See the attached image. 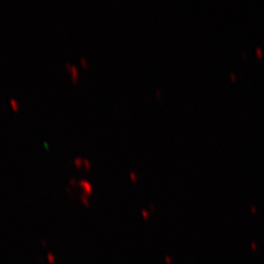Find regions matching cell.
<instances>
[{
    "label": "cell",
    "instance_id": "cell-1",
    "mask_svg": "<svg viewBox=\"0 0 264 264\" xmlns=\"http://www.w3.org/2000/svg\"><path fill=\"white\" fill-rule=\"evenodd\" d=\"M66 67L70 70V72H72V81H73V82H76L77 78H78V70H77V68H76L75 66H72L69 62H67V63H66Z\"/></svg>",
    "mask_w": 264,
    "mask_h": 264
},
{
    "label": "cell",
    "instance_id": "cell-2",
    "mask_svg": "<svg viewBox=\"0 0 264 264\" xmlns=\"http://www.w3.org/2000/svg\"><path fill=\"white\" fill-rule=\"evenodd\" d=\"M78 184L81 186V187H83V189L85 190L86 193L90 194L91 192H92V185H91L87 180H85V179H81V180H79Z\"/></svg>",
    "mask_w": 264,
    "mask_h": 264
},
{
    "label": "cell",
    "instance_id": "cell-3",
    "mask_svg": "<svg viewBox=\"0 0 264 264\" xmlns=\"http://www.w3.org/2000/svg\"><path fill=\"white\" fill-rule=\"evenodd\" d=\"M73 161H75V163L76 166H81V165H83V158H75V160H73Z\"/></svg>",
    "mask_w": 264,
    "mask_h": 264
},
{
    "label": "cell",
    "instance_id": "cell-4",
    "mask_svg": "<svg viewBox=\"0 0 264 264\" xmlns=\"http://www.w3.org/2000/svg\"><path fill=\"white\" fill-rule=\"evenodd\" d=\"M10 103H11L12 107L14 108V110H18L19 109V103L15 100V99H11L10 100Z\"/></svg>",
    "mask_w": 264,
    "mask_h": 264
},
{
    "label": "cell",
    "instance_id": "cell-5",
    "mask_svg": "<svg viewBox=\"0 0 264 264\" xmlns=\"http://www.w3.org/2000/svg\"><path fill=\"white\" fill-rule=\"evenodd\" d=\"M83 165L85 166L87 169H89V168L91 167V163L90 161L87 160V158H83Z\"/></svg>",
    "mask_w": 264,
    "mask_h": 264
},
{
    "label": "cell",
    "instance_id": "cell-6",
    "mask_svg": "<svg viewBox=\"0 0 264 264\" xmlns=\"http://www.w3.org/2000/svg\"><path fill=\"white\" fill-rule=\"evenodd\" d=\"M129 176H130V178H131V180H133V181H136L137 180V177H138V176H137V174L135 173V172H133V171H130L129 172Z\"/></svg>",
    "mask_w": 264,
    "mask_h": 264
},
{
    "label": "cell",
    "instance_id": "cell-7",
    "mask_svg": "<svg viewBox=\"0 0 264 264\" xmlns=\"http://www.w3.org/2000/svg\"><path fill=\"white\" fill-rule=\"evenodd\" d=\"M80 62H81V64H82L84 67H87V61H86V59H85V58H83V57L80 58Z\"/></svg>",
    "mask_w": 264,
    "mask_h": 264
},
{
    "label": "cell",
    "instance_id": "cell-8",
    "mask_svg": "<svg viewBox=\"0 0 264 264\" xmlns=\"http://www.w3.org/2000/svg\"><path fill=\"white\" fill-rule=\"evenodd\" d=\"M81 199H82L83 202L87 205V203H88V200H87V197H86L85 194H82V195H81Z\"/></svg>",
    "mask_w": 264,
    "mask_h": 264
},
{
    "label": "cell",
    "instance_id": "cell-9",
    "mask_svg": "<svg viewBox=\"0 0 264 264\" xmlns=\"http://www.w3.org/2000/svg\"><path fill=\"white\" fill-rule=\"evenodd\" d=\"M70 184H72V185H77V184H78V183H77V182L75 181V178H70Z\"/></svg>",
    "mask_w": 264,
    "mask_h": 264
}]
</instances>
